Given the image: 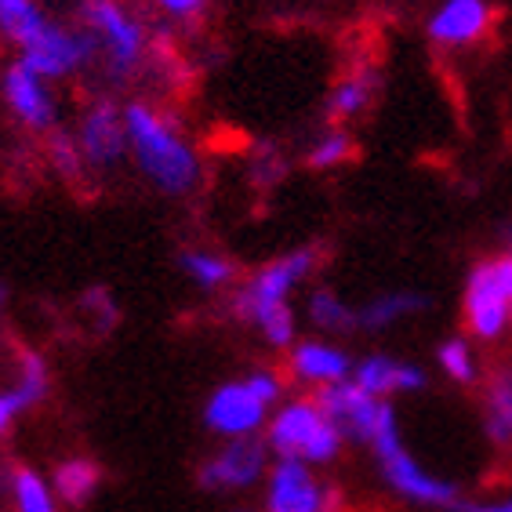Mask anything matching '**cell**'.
Segmentation results:
<instances>
[{
	"instance_id": "6da1fadb",
	"label": "cell",
	"mask_w": 512,
	"mask_h": 512,
	"mask_svg": "<svg viewBox=\"0 0 512 512\" xmlns=\"http://www.w3.org/2000/svg\"><path fill=\"white\" fill-rule=\"evenodd\" d=\"M128 160L153 193L168 200H186L204 186V157L175 113L149 99L124 102Z\"/></svg>"
},
{
	"instance_id": "7a4b0ae2",
	"label": "cell",
	"mask_w": 512,
	"mask_h": 512,
	"mask_svg": "<svg viewBox=\"0 0 512 512\" xmlns=\"http://www.w3.org/2000/svg\"><path fill=\"white\" fill-rule=\"evenodd\" d=\"M80 30L95 44V69L109 88L135 84L157 51V37L128 0H80Z\"/></svg>"
},
{
	"instance_id": "3957f363",
	"label": "cell",
	"mask_w": 512,
	"mask_h": 512,
	"mask_svg": "<svg viewBox=\"0 0 512 512\" xmlns=\"http://www.w3.org/2000/svg\"><path fill=\"white\" fill-rule=\"evenodd\" d=\"M367 451L375 454L378 469H382V480L393 487L396 498L418 505V509H444L454 512L465 494L458 483L444 480V476L429 473L418 458L411 454V447L404 444V433H400V418H396V407L385 404L382 422L375 429V440L367 444Z\"/></svg>"
},
{
	"instance_id": "277c9868",
	"label": "cell",
	"mask_w": 512,
	"mask_h": 512,
	"mask_svg": "<svg viewBox=\"0 0 512 512\" xmlns=\"http://www.w3.org/2000/svg\"><path fill=\"white\" fill-rule=\"evenodd\" d=\"M262 440L273 458H295L316 469L338 462V454L345 451L342 429L331 422V414L320 407L313 393L280 400L262 429Z\"/></svg>"
},
{
	"instance_id": "5b68a950",
	"label": "cell",
	"mask_w": 512,
	"mask_h": 512,
	"mask_svg": "<svg viewBox=\"0 0 512 512\" xmlns=\"http://www.w3.org/2000/svg\"><path fill=\"white\" fill-rule=\"evenodd\" d=\"M324 266H327L324 240L291 247L287 255L269 258L266 266H258L240 276V284L229 291V316H233L237 324L251 327L266 309L287 306L298 287L309 284Z\"/></svg>"
},
{
	"instance_id": "8992f818",
	"label": "cell",
	"mask_w": 512,
	"mask_h": 512,
	"mask_svg": "<svg viewBox=\"0 0 512 512\" xmlns=\"http://www.w3.org/2000/svg\"><path fill=\"white\" fill-rule=\"evenodd\" d=\"M462 324L476 342H502L512 327V251L483 258L465 273L462 287Z\"/></svg>"
},
{
	"instance_id": "52a82bcc",
	"label": "cell",
	"mask_w": 512,
	"mask_h": 512,
	"mask_svg": "<svg viewBox=\"0 0 512 512\" xmlns=\"http://www.w3.org/2000/svg\"><path fill=\"white\" fill-rule=\"evenodd\" d=\"M80 160L88 175H113L128 160V131H124V106L113 95H95L84 102L73 124Z\"/></svg>"
},
{
	"instance_id": "ba28073f",
	"label": "cell",
	"mask_w": 512,
	"mask_h": 512,
	"mask_svg": "<svg viewBox=\"0 0 512 512\" xmlns=\"http://www.w3.org/2000/svg\"><path fill=\"white\" fill-rule=\"evenodd\" d=\"M262 512H342V494L316 473V465L273 458L262 483Z\"/></svg>"
},
{
	"instance_id": "9c48e42d",
	"label": "cell",
	"mask_w": 512,
	"mask_h": 512,
	"mask_svg": "<svg viewBox=\"0 0 512 512\" xmlns=\"http://www.w3.org/2000/svg\"><path fill=\"white\" fill-rule=\"evenodd\" d=\"M269 465H273V454L262 436H237V440H222L200 462L197 483L207 494H240L266 483Z\"/></svg>"
},
{
	"instance_id": "30bf717a",
	"label": "cell",
	"mask_w": 512,
	"mask_h": 512,
	"mask_svg": "<svg viewBox=\"0 0 512 512\" xmlns=\"http://www.w3.org/2000/svg\"><path fill=\"white\" fill-rule=\"evenodd\" d=\"M0 95H4L8 113L30 135L48 138L51 131H59V95L51 91V80H44L37 69H30L22 59H11L8 66L0 69Z\"/></svg>"
},
{
	"instance_id": "8fae6325",
	"label": "cell",
	"mask_w": 512,
	"mask_h": 512,
	"mask_svg": "<svg viewBox=\"0 0 512 512\" xmlns=\"http://www.w3.org/2000/svg\"><path fill=\"white\" fill-rule=\"evenodd\" d=\"M273 404L258 393L255 385L244 378H229L215 385L204 400V425L207 433L222 436V440H237V436H262Z\"/></svg>"
},
{
	"instance_id": "7c38bea8",
	"label": "cell",
	"mask_w": 512,
	"mask_h": 512,
	"mask_svg": "<svg viewBox=\"0 0 512 512\" xmlns=\"http://www.w3.org/2000/svg\"><path fill=\"white\" fill-rule=\"evenodd\" d=\"M15 59H22L30 69H37L44 80H77L80 73L95 69V44L80 26H66V22H51L48 30L33 40L30 48L19 51Z\"/></svg>"
},
{
	"instance_id": "4fadbf2b",
	"label": "cell",
	"mask_w": 512,
	"mask_h": 512,
	"mask_svg": "<svg viewBox=\"0 0 512 512\" xmlns=\"http://www.w3.org/2000/svg\"><path fill=\"white\" fill-rule=\"evenodd\" d=\"M494 22H498V8L491 0H440L425 22V33L436 48L465 51L491 37Z\"/></svg>"
},
{
	"instance_id": "5bb4252c",
	"label": "cell",
	"mask_w": 512,
	"mask_h": 512,
	"mask_svg": "<svg viewBox=\"0 0 512 512\" xmlns=\"http://www.w3.org/2000/svg\"><path fill=\"white\" fill-rule=\"evenodd\" d=\"M313 396L331 414V422L342 429L345 444H360V447H367L375 440V429L382 422L385 404H389V400H378V396L364 393L353 378L327 385V389H316Z\"/></svg>"
},
{
	"instance_id": "9a60e30c",
	"label": "cell",
	"mask_w": 512,
	"mask_h": 512,
	"mask_svg": "<svg viewBox=\"0 0 512 512\" xmlns=\"http://www.w3.org/2000/svg\"><path fill=\"white\" fill-rule=\"evenodd\" d=\"M353 356L345 353L335 338L313 335V338H298L291 349L284 353V375L291 382L306 385V389H327V385L345 382L353 375Z\"/></svg>"
},
{
	"instance_id": "2e32d148",
	"label": "cell",
	"mask_w": 512,
	"mask_h": 512,
	"mask_svg": "<svg viewBox=\"0 0 512 512\" xmlns=\"http://www.w3.org/2000/svg\"><path fill=\"white\" fill-rule=\"evenodd\" d=\"M349 378H353L364 393L378 396V400L422 393L425 385H429V375H425L422 364H414V360H400V356H389V353L360 356V360L353 364V375Z\"/></svg>"
},
{
	"instance_id": "e0dca14e",
	"label": "cell",
	"mask_w": 512,
	"mask_h": 512,
	"mask_svg": "<svg viewBox=\"0 0 512 512\" xmlns=\"http://www.w3.org/2000/svg\"><path fill=\"white\" fill-rule=\"evenodd\" d=\"M378 88H382V73L375 62H356L335 80V88L327 95L324 117L331 128H349L356 120H364L371 106L378 102Z\"/></svg>"
},
{
	"instance_id": "ac0fdd59",
	"label": "cell",
	"mask_w": 512,
	"mask_h": 512,
	"mask_svg": "<svg viewBox=\"0 0 512 512\" xmlns=\"http://www.w3.org/2000/svg\"><path fill=\"white\" fill-rule=\"evenodd\" d=\"M178 273L186 276L197 291H204V295H222V291H233L240 284L244 269L226 251H215V247L204 244H186L178 251Z\"/></svg>"
},
{
	"instance_id": "d6986e66",
	"label": "cell",
	"mask_w": 512,
	"mask_h": 512,
	"mask_svg": "<svg viewBox=\"0 0 512 512\" xmlns=\"http://www.w3.org/2000/svg\"><path fill=\"white\" fill-rule=\"evenodd\" d=\"M433 309L429 295L422 291H382L375 295L371 302L364 306H356V331H364V335H385V331H393V327L407 324V320H418Z\"/></svg>"
},
{
	"instance_id": "ffe728a7",
	"label": "cell",
	"mask_w": 512,
	"mask_h": 512,
	"mask_svg": "<svg viewBox=\"0 0 512 512\" xmlns=\"http://www.w3.org/2000/svg\"><path fill=\"white\" fill-rule=\"evenodd\" d=\"M102 487V465L88 454H69L51 469V491L69 509H84V505L99 494Z\"/></svg>"
},
{
	"instance_id": "44dd1931",
	"label": "cell",
	"mask_w": 512,
	"mask_h": 512,
	"mask_svg": "<svg viewBox=\"0 0 512 512\" xmlns=\"http://www.w3.org/2000/svg\"><path fill=\"white\" fill-rule=\"evenodd\" d=\"M483 433L494 447H512V367L494 371L483 385Z\"/></svg>"
},
{
	"instance_id": "7402d4cb",
	"label": "cell",
	"mask_w": 512,
	"mask_h": 512,
	"mask_svg": "<svg viewBox=\"0 0 512 512\" xmlns=\"http://www.w3.org/2000/svg\"><path fill=\"white\" fill-rule=\"evenodd\" d=\"M8 393H11V400L19 404L22 414L40 407L51 396L48 360H44L37 349H26V345L15 349V382L8 385Z\"/></svg>"
},
{
	"instance_id": "603a6c76",
	"label": "cell",
	"mask_w": 512,
	"mask_h": 512,
	"mask_svg": "<svg viewBox=\"0 0 512 512\" xmlns=\"http://www.w3.org/2000/svg\"><path fill=\"white\" fill-rule=\"evenodd\" d=\"M306 320L324 338L353 335V331H356V306H349L335 287L316 284L313 291L306 295Z\"/></svg>"
},
{
	"instance_id": "cb8c5ba5",
	"label": "cell",
	"mask_w": 512,
	"mask_h": 512,
	"mask_svg": "<svg viewBox=\"0 0 512 512\" xmlns=\"http://www.w3.org/2000/svg\"><path fill=\"white\" fill-rule=\"evenodd\" d=\"M51 22L48 11L37 0H0V37L8 40L15 51H26Z\"/></svg>"
},
{
	"instance_id": "d4e9b609",
	"label": "cell",
	"mask_w": 512,
	"mask_h": 512,
	"mask_svg": "<svg viewBox=\"0 0 512 512\" xmlns=\"http://www.w3.org/2000/svg\"><path fill=\"white\" fill-rule=\"evenodd\" d=\"M11 502L15 512H62V502L51 491V480L37 473L33 465H11Z\"/></svg>"
},
{
	"instance_id": "484cf974",
	"label": "cell",
	"mask_w": 512,
	"mask_h": 512,
	"mask_svg": "<svg viewBox=\"0 0 512 512\" xmlns=\"http://www.w3.org/2000/svg\"><path fill=\"white\" fill-rule=\"evenodd\" d=\"M356 160V138L349 135V128H327L324 135H316L309 142L306 157V171H316V175H327V171H338L345 164Z\"/></svg>"
},
{
	"instance_id": "4316f807",
	"label": "cell",
	"mask_w": 512,
	"mask_h": 512,
	"mask_svg": "<svg viewBox=\"0 0 512 512\" xmlns=\"http://www.w3.org/2000/svg\"><path fill=\"white\" fill-rule=\"evenodd\" d=\"M436 364H440V371L458 385H476V378H480V364H476L473 342H469L465 335L444 338L440 349H436Z\"/></svg>"
},
{
	"instance_id": "83f0119b",
	"label": "cell",
	"mask_w": 512,
	"mask_h": 512,
	"mask_svg": "<svg viewBox=\"0 0 512 512\" xmlns=\"http://www.w3.org/2000/svg\"><path fill=\"white\" fill-rule=\"evenodd\" d=\"M48 157H51V168L59 171L66 182H77V178H84L88 171H84V160H80V149H77V138H73V131H51L48 135Z\"/></svg>"
},
{
	"instance_id": "f1b7e54d",
	"label": "cell",
	"mask_w": 512,
	"mask_h": 512,
	"mask_svg": "<svg viewBox=\"0 0 512 512\" xmlns=\"http://www.w3.org/2000/svg\"><path fill=\"white\" fill-rule=\"evenodd\" d=\"M146 4L171 22H197V19H204V11L211 0H146Z\"/></svg>"
},
{
	"instance_id": "f546056e",
	"label": "cell",
	"mask_w": 512,
	"mask_h": 512,
	"mask_svg": "<svg viewBox=\"0 0 512 512\" xmlns=\"http://www.w3.org/2000/svg\"><path fill=\"white\" fill-rule=\"evenodd\" d=\"M454 512H512V494H505V498H462Z\"/></svg>"
},
{
	"instance_id": "4dcf8cb0",
	"label": "cell",
	"mask_w": 512,
	"mask_h": 512,
	"mask_svg": "<svg viewBox=\"0 0 512 512\" xmlns=\"http://www.w3.org/2000/svg\"><path fill=\"white\" fill-rule=\"evenodd\" d=\"M19 404H15V400H11V393L8 389H0V436L8 433L11 429V422H15V418H19Z\"/></svg>"
},
{
	"instance_id": "1f68e13d",
	"label": "cell",
	"mask_w": 512,
	"mask_h": 512,
	"mask_svg": "<svg viewBox=\"0 0 512 512\" xmlns=\"http://www.w3.org/2000/svg\"><path fill=\"white\" fill-rule=\"evenodd\" d=\"M233 512H262V509H247V505H244V509H233Z\"/></svg>"
},
{
	"instance_id": "d6a6232c",
	"label": "cell",
	"mask_w": 512,
	"mask_h": 512,
	"mask_svg": "<svg viewBox=\"0 0 512 512\" xmlns=\"http://www.w3.org/2000/svg\"><path fill=\"white\" fill-rule=\"evenodd\" d=\"M0 306H4V287H0Z\"/></svg>"
}]
</instances>
